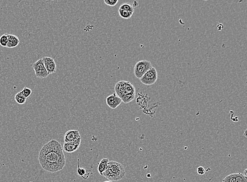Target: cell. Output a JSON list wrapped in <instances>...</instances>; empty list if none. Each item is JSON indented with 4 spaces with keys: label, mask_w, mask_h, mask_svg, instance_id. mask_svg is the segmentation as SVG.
<instances>
[{
    "label": "cell",
    "mask_w": 247,
    "mask_h": 182,
    "mask_svg": "<svg viewBox=\"0 0 247 182\" xmlns=\"http://www.w3.org/2000/svg\"><path fill=\"white\" fill-rule=\"evenodd\" d=\"M247 169H245V172H244V173H245V175H245V177H247Z\"/></svg>",
    "instance_id": "603a6c76"
},
{
    "label": "cell",
    "mask_w": 247,
    "mask_h": 182,
    "mask_svg": "<svg viewBox=\"0 0 247 182\" xmlns=\"http://www.w3.org/2000/svg\"><path fill=\"white\" fill-rule=\"evenodd\" d=\"M122 100L116 95V93H113L109 95L106 98V103L111 109H116L121 103Z\"/></svg>",
    "instance_id": "ba28073f"
},
{
    "label": "cell",
    "mask_w": 247,
    "mask_h": 182,
    "mask_svg": "<svg viewBox=\"0 0 247 182\" xmlns=\"http://www.w3.org/2000/svg\"><path fill=\"white\" fill-rule=\"evenodd\" d=\"M14 99H15V101L19 104H24L27 101V98H25L23 96V95H22V93H21V91L17 93L15 95Z\"/></svg>",
    "instance_id": "5bb4252c"
},
{
    "label": "cell",
    "mask_w": 247,
    "mask_h": 182,
    "mask_svg": "<svg viewBox=\"0 0 247 182\" xmlns=\"http://www.w3.org/2000/svg\"><path fill=\"white\" fill-rule=\"evenodd\" d=\"M151 177V174H147V177H148V178H150V177Z\"/></svg>",
    "instance_id": "cb8c5ba5"
},
{
    "label": "cell",
    "mask_w": 247,
    "mask_h": 182,
    "mask_svg": "<svg viewBox=\"0 0 247 182\" xmlns=\"http://www.w3.org/2000/svg\"><path fill=\"white\" fill-rule=\"evenodd\" d=\"M157 79L158 72L156 69L153 67L140 79V80L145 85L150 86L155 84Z\"/></svg>",
    "instance_id": "5b68a950"
},
{
    "label": "cell",
    "mask_w": 247,
    "mask_h": 182,
    "mask_svg": "<svg viewBox=\"0 0 247 182\" xmlns=\"http://www.w3.org/2000/svg\"><path fill=\"white\" fill-rule=\"evenodd\" d=\"M81 143V138L72 142H65L63 144V151L69 153L74 152L79 149Z\"/></svg>",
    "instance_id": "52a82bcc"
},
{
    "label": "cell",
    "mask_w": 247,
    "mask_h": 182,
    "mask_svg": "<svg viewBox=\"0 0 247 182\" xmlns=\"http://www.w3.org/2000/svg\"></svg>",
    "instance_id": "484cf974"
},
{
    "label": "cell",
    "mask_w": 247,
    "mask_h": 182,
    "mask_svg": "<svg viewBox=\"0 0 247 182\" xmlns=\"http://www.w3.org/2000/svg\"><path fill=\"white\" fill-rule=\"evenodd\" d=\"M152 64L149 61L142 60L137 62L134 67V74L136 78L140 79L149 70L152 68Z\"/></svg>",
    "instance_id": "277c9868"
},
{
    "label": "cell",
    "mask_w": 247,
    "mask_h": 182,
    "mask_svg": "<svg viewBox=\"0 0 247 182\" xmlns=\"http://www.w3.org/2000/svg\"><path fill=\"white\" fill-rule=\"evenodd\" d=\"M80 132L76 130H71L67 131L64 136L65 142H72L81 138Z\"/></svg>",
    "instance_id": "30bf717a"
},
{
    "label": "cell",
    "mask_w": 247,
    "mask_h": 182,
    "mask_svg": "<svg viewBox=\"0 0 247 182\" xmlns=\"http://www.w3.org/2000/svg\"><path fill=\"white\" fill-rule=\"evenodd\" d=\"M39 161L41 167L47 172L55 173L62 170L66 160L61 143L52 139L44 144L39 154Z\"/></svg>",
    "instance_id": "6da1fadb"
},
{
    "label": "cell",
    "mask_w": 247,
    "mask_h": 182,
    "mask_svg": "<svg viewBox=\"0 0 247 182\" xmlns=\"http://www.w3.org/2000/svg\"><path fill=\"white\" fill-rule=\"evenodd\" d=\"M32 67L37 78L44 79L49 75L45 67L42 58L35 61L33 64Z\"/></svg>",
    "instance_id": "8992f818"
},
{
    "label": "cell",
    "mask_w": 247,
    "mask_h": 182,
    "mask_svg": "<svg viewBox=\"0 0 247 182\" xmlns=\"http://www.w3.org/2000/svg\"><path fill=\"white\" fill-rule=\"evenodd\" d=\"M112 182V181H111V180H108V181H105V182Z\"/></svg>",
    "instance_id": "d4e9b609"
},
{
    "label": "cell",
    "mask_w": 247,
    "mask_h": 182,
    "mask_svg": "<svg viewBox=\"0 0 247 182\" xmlns=\"http://www.w3.org/2000/svg\"><path fill=\"white\" fill-rule=\"evenodd\" d=\"M126 172L124 165L117 162H109L108 167L103 173L102 176L111 181H119L125 177Z\"/></svg>",
    "instance_id": "3957f363"
},
{
    "label": "cell",
    "mask_w": 247,
    "mask_h": 182,
    "mask_svg": "<svg viewBox=\"0 0 247 182\" xmlns=\"http://www.w3.org/2000/svg\"><path fill=\"white\" fill-rule=\"evenodd\" d=\"M119 9L127 11L130 12H132L133 13H134V11H135V9L133 8L132 4H131L130 3H125L122 4L120 5Z\"/></svg>",
    "instance_id": "9a60e30c"
},
{
    "label": "cell",
    "mask_w": 247,
    "mask_h": 182,
    "mask_svg": "<svg viewBox=\"0 0 247 182\" xmlns=\"http://www.w3.org/2000/svg\"><path fill=\"white\" fill-rule=\"evenodd\" d=\"M118 0H104L105 4L110 6H114L118 3Z\"/></svg>",
    "instance_id": "44dd1931"
},
{
    "label": "cell",
    "mask_w": 247,
    "mask_h": 182,
    "mask_svg": "<svg viewBox=\"0 0 247 182\" xmlns=\"http://www.w3.org/2000/svg\"><path fill=\"white\" fill-rule=\"evenodd\" d=\"M8 43V36L7 34H4L0 37V45L2 47H6Z\"/></svg>",
    "instance_id": "ac0fdd59"
},
{
    "label": "cell",
    "mask_w": 247,
    "mask_h": 182,
    "mask_svg": "<svg viewBox=\"0 0 247 182\" xmlns=\"http://www.w3.org/2000/svg\"><path fill=\"white\" fill-rule=\"evenodd\" d=\"M118 13L120 16L124 19H129L132 17L133 14V13L124 10H121V9H119Z\"/></svg>",
    "instance_id": "2e32d148"
},
{
    "label": "cell",
    "mask_w": 247,
    "mask_h": 182,
    "mask_svg": "<svg viewBox=\"0 0 247 182\" xmlns=\"http://www.w3.org/2000/svg\"><path fill=\"white\" fill-rule=\"evenodd\" d=\"M197 172L198 173V174L200 175H202L205 174V170L204 167H202V166H199V167H198V168H197Z\"/></svg>",
    "instance_id": "7402d4cb"
},
{
    "label": "cell",
    "mask_w": 247,
    "mask_h": 182,
    "mask_svg": "<svg viewBox=\"0 0 247 182\" xmlns=\"http://www.w3.org/2000/svg\"><path fill=\"white\" fill-rule=\"evenodd\" d=\"M76 172L79 176L84 180L87 179L89 177L90 175L93 174L91 171H87L83 167H80V159H78V166H77V169H76Z\"/></svg>",
    "instance_id": "8fae6325"
},
{
    "label": "cell",
    "mask_w": 247,
    "mask_h": 182,
    "mask_svg": "<svg viewBox=\"0 0 247 182\" xmlns=\"http://www.w3.org/2000/svg\"><path fill=\"white\" fill-rule=\"evenodd\" d=\"M109 162V159H106V158H104L101 159V161L98 164V171L101 176H102L103 173L107 170Z\"/></svg>",
    "instance_id": "4fadbf2b"
},
{
    "label": "cell",
    "mask_w": 247,
    "mask_h": 182,
    "mask_svg": "<svg viewBox=\"0 0 247 182\" xmlns=\"http://www.w3.org/2000/svg\"><path fill=\"white\" fill-rule=\"evenodd\" d=\"M114 90L116 95L125 103H130L135 98V87L130 82L121 80L116 83Z\"/></svg>",
    "instance_id": "7a4b0ae2"
},
{
    "label": "cell",
    "mask_w": 247,
    "mask_h": 182,
    "mask_svg": "<svg viewBox=\"0 0 247 182\" xmlns=\"http://www.w3.org/2000/svg\"><path fill=\"white\" fill-rule=\"evenodd\" d=\"M236 182H247V177L240 173H235Z\"/></svg>",
    "instance_id": "e0dca14e"
},
{
    "label": "cell",
    "mask_w": 247,
    "mask_h": 182,
    "mask_svg": "<svg viewBox=\"0 0 247 182\" xmlns=\"http://www.w3.org/2000/svg\"><path fill=\"white\" fill-rule=\"evenodd\" d=\"M8 43L6 47L11 48L17 47L20 43V40L17 36L14 35L8 34Z\"/></svg>",
    "instance_id": "7c38bea8"
},
{
    "label": "cell",
    "mask_w": 247,
    "mask_h": 182,
    "mask_svg": "<svg viewBox=\"0 0 247 182\" xmlns=\"http://www.w3.org/2000/svg\"><path fill=\"white\" fill-rule=\"evenodd\" d=\"M21 92V93H22V95H23V96L25 98L27 99L32 94V91L31 89H30L29 88L24 87Z\"/></svg>",
    "instance_id": "d6986e66"
},
{
    "label": "cell",
    "mask_w": 247,
    "mask_h": 182,
    "mask_svg": "<svg viewBox=\"0 0 247 182\" xmlns=\"http://www.w3.org/2000/svg\"><path fill=\"white\" fill-rule=\"evenodd\" d=\"M44 64L49 75L53 74L56 72L57 65L55 61L52 58L50 57H44L42 58Z\"/></svg>",
    "instance_id": "9c48e42d"
},
{
    "label": "cell",
    "mask_w": 247,
    "mask_h": 182,
    "mask_svg": "<svg viewBox=\"0 0 247 182\" xmlns=\"http://www.w3.org/2000/svg\"><path fill=\"white\" fill-rule=\"evenodd\" d=\"M222 182H236L235 173L229 175L223 179Z\"/></svg>",
    "instance_id": "ffe728a7"
}]
</instances>
